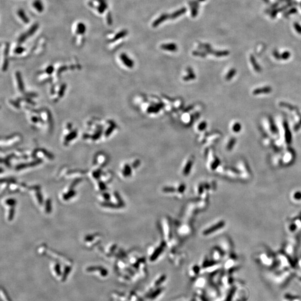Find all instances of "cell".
Here are the masks:
<instances>
[{"mask_svg": "<svg viewBox=\"0 0 301 301\" xmlns=\"http://www.w3.org/2000/svg\"><path fill=\"white\" fill-rule=\"evenodd\" d=\"M298 239L297 235H289L285 240L283 244V253L287 256L294 257L298 246Z\"/></svg>", "mask_w": 301, "mask_h": 301, "instance_id": "6da1fadb", "label": "cell"}, {"mask_svg": "<svg viewBox=\"0 0 301 301\" xmlns=\"http://www.w3.org/2000/svg\"><path fill=\"white\" fill-rule=\"evenodd\" d=\"M290 199L295 204L301 202V191L300 190H294L291 192L289 196Z\"/></svg>", "mask_w": 301, "mask_h": 301, "instance_id": "7a4b0ae2", "label": "cell"}, {"mask_svg": "<svg viewBox=\"0 0 301 301\" xmlns=\"http://www.w3.org/2000/svg\"><path fill=\"white\" fill-rule=\"evenodd\" d=\"M224 225H225V222H224V221L219 222L218 224L213 226V227H210V229H207L204 232V235H208L209 234H211V233H214V231H216L219 229L222 228V227H224Z\"/></svg>", "mask_w": 301, "mask_h": 301, "instance_id": "3957f363", "label": "cell"}, {"mask_svg": "<svg viewBox=\"0 0 301 301\" xmlns=\"http://www.w3.org/2000/svg\"><path fill=\"white\" fill-rule=\"evenodd\" d=\"M120 58L124 65H126L128 67H129V68L133 67V65H134L133 61L126 54L123 53V54H121Z\"/></svg>", "mask_w": 301, "mask_h": 301, "instance_id": "277c9868", "label": "cell"}, {"mask_svg": "<svg viewBox=\"0 0 301 301\" xmlns=\"http://www.w3.org/2000/svg\"><path fill=\"white\" fill-rule=\"evenodd\" d=\"M161 49L164 50L169 51H176L177 50V46L176 44L174 43L170 44H163L161 46Z\"/></svg>", "mask_w": 301, "mask_h": 301, "instance_id": "5b68a950", "label": "cell"}, {"mask_svg": "<svg viewBox=\"0 0 301 301\" xmlns=\"http://www.w3.org/2000/svg\"><path fill=\"white\" fill-rule=\"evenodd\" d=\"M168 19H170V15H167V14H163V15H162L161 16H160L159 17H158V19L154 21V22L153 23V25H152L153 27H157L158 25H160L161 23L163 21H166Z\"/></svg>", "mask_w": 301, "mask_h": 301, "instance_id": "8992f818", "label": "cell"}, {"mask_svg": "<svg viewBox=\"0 0 301 301\" xmlns=\"http://www.w3.org/2000/svg\"><path fill=\"white\" fill-rule=\"evenodd\" d=\"M86 31V26L82 22H80L77 25V28H76V33L79 35H83L84 33H85Z\"/></svg>", "mask_w": 301, "mask_h": 301, "instance_id": "52a82bcc", "label": "cell"}, {"mask_svg": "<svg viewBox=\"0 0 301 301\" xmlns=\"http://www.w3.org/2000/svg\"><path fill=\"white\" fill-rule=\"evenodd\" d=\"M17 15H19L20 18L24 21V23H25V24H28V23L29 22V19H28V17L26 15L25 12V11L23 10L20 9L18 11H17Z\"/></svg>", "mask_w": 301, "mask_h": 301, "instance_id": "ba28073f", "label": "cell"}, {"mask_svg": "<svg viewBox=\"0 0 301 301\" xmlns=\"http://www.w3.org/2000/svg\"><path fill=\"white\" fill-rule=\"evenodd\" d=\"M191 7V15L193 17H195L197 15L198 12L199 5L198 3L196 1L191 2V5H190Z\"/></svg>", "mask_w": 301, "mask_h": 301, "instance_id": "9c48e42d", "label": "cell"}, {"mask_svg": "<svg viewBox=\"0 0 301 301\" xmlns=\"http://www.w3.org/2000/svg\"><path fill=\"white\" fill-rule=\"evenodd\" d=\"M33 6L35 9L39 12H42L44 11V6L40 0H35L33 3Z\"/></svg>", "mask_w": 301, "mask_h": 301, "instance_id": "30bf717a", "label": "cell"}, {"mask_svg": "<svg viewBox=\"0 0 301 301\" xmlns=\"http://www.w3.org/2000/svg\"><path fill=\"white\" fill-rule=\"evenodd\" d=\"M186 10L185 8H181L180 10L176 11L175 12H174V13H172L171 15H170V17H171L170 19H176L177 17L180 16L181 15L184 14L185 12H186Z\"/></svg>", "mask_w": 301, "mask_h": 301, "instance_id": "8fae6325", "label": "cell"}, {"mask_svg": "<svg viewBox=\"0 0 301 301\" xmlns=\"http://www.w3.org/2000/svg\"><path fill=\"white\" fill-rule=\"evenodd\" d=\"M39 28V25L37 24H33V26H31V28H30L29 30H28V31L26 33V34H27V36H31L32 35H33L35 33V32L37 31V30Z\"/></svg>", "mask_w": 301, "mask_h": 301, "instance_id": "7c38bea8", "label": "cell"}, {"mask_svg": "<svg viewBox=\"0 0 301 301\" xmlns=\"http://www.w3.org/2000/svg\"><path fill=\"white\" fill-rule=\"evenodd\" d=\"M127 33H128V32L127 30H123V31L119 32V33H118L116 35H115L112 40H113V41H114L118 40V39H119L122 38V37L126 36Z\"/></svg>", "mask_w": 301, "mask_h": 301, "instance_id": "4fadbf2b", "label": "cell"}, {"mask_svg": "<svg viewBox=\"0 0 301 301\" xmlns=\"http://www.w3.org/2000/svg\"><path fill=\"white\" fill-rule=\"evenodd\" d=\"M107 7H108V6L106 2V1H103L102 2L100 3V5H99L98 8V12H99V13H103V12H104V11L106 10V8Z\"/></svg>", "mask_w": 301, "mask_h": 301, "instance_id": "5bb4252c", "label": "cell"}, {"mask_svg": "<svg viewBox=\"0 0 301 301\" xmlns=\"http://www.w3.org/2000/svg\"><path fill=\"white\" fill-rule=\"evenodd\" d=\"M188 72H189V74H188V76H186V77H185L184 78H183L185 80L188 81L189 80H193L194 79H195V78H196L195 75L194 74V73L193 72H192V69L191 68H188Z\"/></svg>", "mask_w": 301, "mask_h": 301, "instance_id": "9a60e30c", "label": "cell"}, {"mask_svg": "<svg viewBox=\"0 0 301 301\" xmlns=\"http://www.w3.org/2000/svg\"><path fill=\"white\" fill-rule=\"evenodd\" d=\"M192 165V162L191 161H190L187 163L186 167H185V170H184V173L185 174H188V172H190Z\"/></svg>", "mask_w": 301, "mask_h": 301, "instance_id": "2e32d148", "label": "cell"}, {"mask_svg": "<svg viewBox=\"0 0 301 301\" xmlns=\"http://www.w3.org/2000/svg\"><path fill=\"white\" fill-rule=\"evenodd\" d=\"M27 35L26 34V33H23L20 36L19 39V42L20 43H22V42H24L26 40V39L27 38Z\"/></svg>", "mask_w": 301, "mask_h": 301, "instance_id": "e0dca14e", "label": "cell"}, {"mask_svg": "<svg viewBox=\"0 0 301 301\" xmlns=\"http://www.w3.org/2000/svg\"><path fill=\"white\" fill-rule=\"evenodd\" d=\"M206 126H207L206 123L203 122L200 124V125L199 126V129L200 131H203V130H204L206 128Z\"/></svg>", "mask_w": 301, "mask_h": 301, "instance_id": "ac0fdd59", "label": "cell"}, {"mask_svg": "<svg viewBox=\"0 0 301 301\" xmlns=\"http://www.w3.org/2000/svg\"><path fill=\"white\" fill-rule=\"evenodd\" d=\"M24 51H25L24 48L22 47H20V46H19V47H17L16 48L15 50L16 53H17V54H21V53H23Z\"/></svg>", "mask_w": 301, "mask_h": 301, "instance_id": "d6986e66", "label": "cell"}, {"mask_svg": "<svg viewBox=\"0 0 301 301\" xmlns=\"http://www.w3.org/2000/svg\"><path fill=\"white\" fill-rule=\"evenodd\" d=\"M107 21H108V23L109 25H111L112 24V16H111V14H110V13H109V14H108L107 16Z\"/></svg>", "mask_w": 301, "mask_h": 301, "instance_id": "ffe728a7", "label": "cell"}, {"mask_svg": "<svg viewBox=\"0 0 301 301\" xmlns=\"http://www.w3.org/2000/svg\"><path fill=\"white\" fill-rule=\"evenodd\" d=\"M233 73H234V72H233V70H231L230 72L229 73V74L227 75V79H230L231 77H232L233 75Z\"/></svg>", "mask_w": 301, "mask_h": 301, "instance_id": "44dd1931", "label": "cell"}, {"mask_svg": "<svg viewBox=\"0 0 301 301\" xmlns=\"http://www.w3.org/2000/svg\"><path fill=\"white\" fill-rule=\"evenodd\" d=\"M239 127H240V126H239V124H235V126H234V127H233L234 131H235V132H238L239 130Z\"/></svg>", "mask_w": 301, "mask_h": 301, "instance_id": "7402d4cb", "label": "cell"}, {"mask_svg": "<svg viewBox=\"0 0 301 301\" xmlns=\"http://www.w3.org/2000/svg\"><path fill=\"white\" fill-rule=\"evenodd\" d=\"M199 1H205V0H199Z\"/></svg>", "mask_w": 301, "mask_h": 301, "instance_id": "603a6c76", "label": "cell"}, {"mask_svg": "<svg viewBox=\"0 0 301 301\" xmlns=\"http://www.w3.org/2000/svg\"><path fill=\"white\" fill-rule=\"evenodd\" d=\"M300 216H301V215H300Z\"/></svg>", "mask_w": 301, "mask_h": 301, "instance_id": "cb8c5ba5", "label": "cell"}, {"mask_svg": "<svg viewBox=\"0 0 301 301\" xmlns=\"http://www.w3.org/2000/svg\"></svg>", "mask_w": 301, "mask_h": 301, "instance_id": "d4e9b609", "label": "cell"}]
</instances>
